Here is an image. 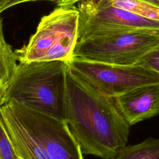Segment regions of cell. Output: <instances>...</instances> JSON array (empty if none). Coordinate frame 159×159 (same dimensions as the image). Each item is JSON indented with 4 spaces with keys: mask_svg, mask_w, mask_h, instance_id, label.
Masks as SVG:
<instances>
[{
    "mask_svg": "<svg viewBox=\"0 0 159 159\" xmlns=\"http://www.w3.org/2000/svg\"><path fill=\"white\" fill-rule=\"evenodd\" d=\"M118 8L134 14L153 20H159V8L141 0H108Z\"/></svg>",
    "mask_w": 159,
    "mask_h": 159,
    "instance_id": "7c38bea8",
    "label": "cell"
},
{
    "mask_svg": "<svg viewBox=\"0 0 159 159\" xmlns=\"http://www.w3.org/2000/svg\"><path fill=\"white\" fill-rule=\"evenodd\" d=\"M141 1L159 8V0H141Z\"/></svg>",
    "mask_w": 159,
    "mask_h": 159,
    "instance_id": "ac0fdd59",
    "label": "cell"
},
{
    "mask_svg": "<svg viewBox=\"0 0 159 159\" xmlns=\"http://www.w3.org/2000/svg\"><path fill=\"white\" fill-rule=\"evenodd\" d=\"M8 0H0V10L4 6V4L7 2Z\"/></svg>",
    "mask_w": 159,
    "mask_h": 159,
    "instance_id": "d6986e66",
    "label": "cell"
},
{
    "mask_svg": "<svg viewBox=\"0 0 159 159\" xmlns=\"http://www.w3.org/2000/svg\"><path fill=\"white\" fill-rule=\"evenodd\" d=\"M0 159H18L11 141L0 122Z\"/></svg>",
    "mask_w": 159,
    "mask_h": 159,
    "instance_id": "4fadbf2b",
    "label": "cell"
},
{
    "mask_svg": "<svg viewBox=\"0 0 159 159\" xmlns=\"http://www.w3.org/2000/svg\"><path fill=\"white\" fill-rule=\"evenodd\" d=\"M112 159H159V139L150 137L141 143L126 145Z\"/></svg>",
    "mask_w": 159,
    "mask_h": 159,
    "instance_id": "30bf717a",
    "label": "cell"
},
{
    "mask_svg": "<svg viewBox=\"0 0 159 159\" xmlns=\"http://www.w3.org/2000/svg\"><path fill=\"white\" fill-rule=\"evenodd\" d=\"M79 18L76 6H58L44 16L29 42L15 50L17 61L71 60L78 41Z\"/></svg>",
    "mask_w": 159,
    "mask_h": 159,
    "instance_id": "3957f363",
    "label": "cell"
},
{
    "mask_svg": "<svg viewBox=\"0 0 159 159\" xmlns=\"http://www.w3.org/2000/svg\"><path fill=\"white\" fill-rule=\"evenodd\" d=\"M159 43V35L130 33L78 40L73 57L114 65L130 66Z\"/></svg>",
    "mask_w": 159,
    "mask_h": 159,
    "instance_id": "5b68a950",
    "label": "cell"
},
{
    "mask_svg": "<svg viewBox=\"0 0 159 159\" xmlns=\"http://www.w3.org/2000/svg\"><path fill=\"white\" fill-rule=\"evenodd\" d=\"M68 64L80 78L114 98L137 87L159 83L158 73L139 65H114L76 57Z\"/></svg>",
    "mask_w": 159,
    "mask_h": 159,
    "instance_id": "8992f818",
    "label": "cell"
},
{
    "mask_svg": "<svg viewBox=\"0 0 159 159\" xmlns=\"http://www.w3.org/2000/svg\"><path fill=\"white\" fill-rule=\"evenodd\" d=\"M76 5L78 40L130 33L159 35V20L116 7L108 0H81Z\"/></svg>",
    "mask_w": 159,
    "mask_h": 159,
    "instance_id": "277c9868",
    "label": "cell"
},
{
    "mask_svg": "<svg viewBox=\"0 0 159 159\" xmlns=\"http://www.w3.org/2000/svg\"><path fill=\"white\" fill-rule=\"evenodd\" d=\"M7 102L51 159H84L80 145L65 120L30 109L14 100Z\"/></svg>",
    "mask_w": 159,
    "mask_h": 159,
    "instance_id": "52a82bcc",
    "label": "cell"
},
{
    "mask_svg": "<svg viewBox=\"0 0 159 159\" xmlns=\"http://www.w3.org/2000/svg\"><path fill=\"white\" fill-rule=\"evenodd\" d=\"M42 1V0H8L7 2L4 4V6L0 10V14L5 11L6 9L14 6L15 5L20 4V3H24L26 2H30V1ZM46 1H55L56 0H46Z\"/></svg>",
    "mask_w": 159,
    "mask_h": 159,
    "instance_id": "9a60e30c",
    "label": "cell"
},
{
    "mask_svg": "<svg viewBox=\"0 0 159 159\" xmlns=\"http://www.w3.org/2000/svg\"><path fill=\"white\" fill-rule=\"evenodd\" d=\"M81 0H56L55 2L60 7H70L76 5Z\"/></svg>",
    "mask_w": 159,
    "mask_h": 159,
    "instance_id": "2e32d148",
    "label": "cell"
},
{
    "mask_svg": "<svg viewBox=\"0 0 159 159\" xmlns=\"http://www.w3.org/2000/svg\"><path fill=\"white\" fill-rule=\"evenodd\" d=\"M159 74V43L137 64Z\"/></svg>",
    "mask_w": 159,
    "mask_h": 159,
    "instance_id": "5bb4252c",
    "label": "cell"
},
{
    "mask_svg": "<svg viewBox=\"0 0 159 159\" xmlns=\"http://www.w3.org/2000/svg\"><path fill=\"white\" fill-rule=\"evenodd\" d=\"M0 122L18 159H51L45 149L19 119L9 102L0 106Z\"/></svg>",
    "mask_w": 159,
    "mask_h": 159,
    "instance_id": "9c48e42d",
    "label": "cell"
},
{
    "mask_svg": "<svg viewBox=\"0 0 159 159\" xmlns=\"http://www.w3.org/2000/svg\"><path fill=\"white\" fill-rule=\"evenodd\" d=\"M17 65L15 51L6 41L2 29V19L0 16V83L6 88L12 78Z\"/></svg>",
    "mask_w": 159,
    "mask_h": 159,
    "instance_id": "8fae6325",
    "label": "cell"
},
{
    "mask_svg": "<svg viewBox=\"0 0 159 159\" xmlns=\"http://www.w3.org/2000/svg\"><path fill=\"white\" fill-rule=\"evenodd\" d=\"M6 88L0 83V106L3 104V100L6 93Z\"/></svg>",
    "mask_w": 159,
    "mask_h": 159,
    "instance_id": "e0dca14e",
    "label": "cell"
},
{
    "mask_svg": "<svg viewBox=\"0 0 159 159\" xmlns=\"http://www.w3.org/2000/svg\"><path fill=\"white\" fill-rule=\"evenodd\" d=\"M65 120L83 155L112 159L127 145L130 125L114 98L75 74L66 75Z\"/></svg>",
    "mask_w": 159,
    "mask_h": 159,
    "instance_id": "6da1fadb",
    "label": "cell"
},
{
    "mask_svg": "<svg viewBox=\"0 0 159 159\" xmlns=\"http://www.w3.org/2000/svg\"><path fill=\"white\" fill-rule=\"evenodd\" d=\"M68 67V61L62 60L19 62L6 87L3 104L14 100L30 109L65 120Z\"/></svg>",
    "mask_w": 159,
    "mask_h": 159,
    "instance_id": "7a4b0ae2",
    "label": "cell"
},
{
    "mask_svg": "<svg viewBox=\"0 0 159 159\" xmlns=\"http://www.w3.org/2000/svg\"><path fill=\"white\" fill-rule=\"evenodd\" d=\"M130 126L159 114V83L137 87L114 98Z\"/></svg>",
    "mask_w": 159,
    "mask_h": 159,
    "instance_id": "ba28073f",
    "label": "cell"
}]
</instances>
